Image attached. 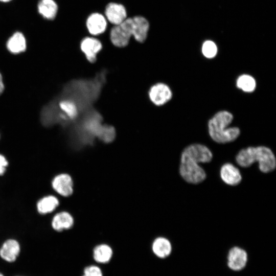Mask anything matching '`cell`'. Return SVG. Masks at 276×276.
<instances>
[{"label": "cell", "instance_id": "cell-1", "mask_svg": "<svg viewBox=\"0 0 276 276\" xmlns=\"http://www.w3.org/2000/svg\"><path fill=\"white\" fill-rule=\"evenodd\" d=\"M212 157V152L204 145L194 144L188 146L181 153L180 175L189 183L196 184L202 182L205 178L206 174L198 163L210 162Z\"/></svg>", "mask_w": 276, "mask_h": 276}, {"label": "cell", "instance_id": "cell-2", "mask_svg": "<svg viewBox=\"0 0 276 276\" xmlns=\"http://www.w3.org/2000/svg\"><path fill=\"white\" fill-rule=\"evenodd\" d=\"M236 160L242 167H249L257 162L260 171L264 173L271 172L276 166L273 153L270 149L265 146L249 147L243 149L237 154Z\"/></svg>", "mask_w": 276, "mask_h": 276}, {"label": "cell", "instance_id": "cell-3", "mask_svg": "<svg viewBox=\"0 0 276 276\" xmlns=\"http://www.w3.org/2000/svg\"><path fill=\"white\" fill-rule=\"evenodd\" d=\"M233 119V114L225 110L216 113L209 121V133L211 138L218 143H227L235 141L240 131L236 127H227Z\"/></svg>", "mask_w": 276, "mask_h": 276}, {"label": "cell", "instance_id": "cell-4", "mask_svg": "<svg viewBox=\"0 0 276 276\" xmlns=\"http://www.w3.org/2000/svg\"><path fill=\"white\" fill-rule=\"evenodd\" d=\"M132 19L126 18L122 23L115 25L110 32L112 43L118 47H124L132 35Z\"/></svg>", "mask_w": 276, "mask_h": 276}, {"label": "cell", "instance_id": "cell-5", "mask_svg": "<svg viewBox=\"0 0 276 276\" xmlns=\"http://www.w3.org/2000/svg\"><path fill=\"white\" fill-rule=\"evenodd\" d=\"M53 189L62 196H72L74 192V181L70 174L61 173L55 176L52 180Z\"/></svg>", "mask_w": 276, "mask_h": 276}, {"label": "cell", "instance_id": "cell-6", "mask_svg": "<svg viewBox=\"0 0 276 276\" xmlns=\"http://www.w3.org/2000/svg\"><path fill=\"white\" fill-rule=\"evenodd\" d=\"M247 261V254L244 249L239 247L232 248L227 256L228 267L235 271L242 270L246 266Z\"/></svg>", "mask_w": 276, "mask_h": 276}, {"label": "cell", "instance_id": "cell-7", "mask_svg": "<svg viewBox=\"0 0 276 276\" xmlns=\"http://www.w3.org/2000/svg\"><path fill=\"white\" fill-rule=\"evenodd\" d=\"M20 251V246L18 242L9 239L6 240L0 248V258L8 263H13L19 256Z\"/></svg>", "mask_w": 276, "mask_h": 276}, {"label": "cell", "instance_id": "cell-8", "mask_svg": "<svg viewBox=\"0 0 276 276\" xmlns=\"http://www.w3.org/2000/svg\"><path fill=\"white\" fill-rule=\"evenodd\" d=\"M149 95L151 101L157 106L164 105L172 97L171 89L164 83H157L152 86Z\"/></svg>", "mask_w": 276, "mask_h": 276}, {"label": "cell", "instance_id": "cell-9", "mask_svg": "<svg viewBox=\"0 0 276 276\" xmlns=\"http://www.w3.org/2000/svg\"><path fill=\"white\" fill-rule=\"evenodd\" d=\"M105 13L108 21L114 25L122 23L126 19V9L121 4L113 3L108 4L106 7Z\"/></svg>", "mask_w": 276, "mask_h": 276}, {"label": "cell", "instance_id": "cell-10", "mask_svg": "<svg viewBox=\"0 0 276 276\" xmlns=\"http://www.w3.org/2000/svg\"><path fill=\"white\" fill-rule=\"evenodd\" d=\"M101 49V43L95 38L86 37L81 43V50L85 54L87 59L91 63L96 61L97 54Z\"/></svg>", "mask_w": 276, "mask_h": 276}, {"label": "cell", "instance_id": "cell-11", "mask_svg": "<svg viewBox=\"0 0 276 276\" xmlns=\"http://www.w3.org/2000/svg\"><path fill=\"white\" fill-rule=\"evenodd\" d=\"M220 176L225 183L231 186L237 185L242 179L239 169L230 163H226L222 166Z\"/></svg>", "mask_w": 276, "mask_h": 276}, {"label": "cell", "instance_id": "cell-12", "mask_svg": "<svg viewBox=\"0 0 276 276\" xmlns=\"http://www.w3.org/2000/svg\"><path fill=\"white\" fill-rule=\"evenodd\" d=\"M74 223V218L72 214L66 211H62L54 216L52 221V226L54 230L61 232L64 229H71Z\"/></svg>", "mask_w": 276, "mask_h": 276}, {"label": "cell", "instance_id": "cell-13", "mask_svg": "<svg viewBox=\"0 0 276 276\" xmlns=\"http://www.w3.org/2000/svg\"><path fill=\"white\" fill-rule=\"evenodd\" d=\"M132 19V35L135 39L140 42H144L147 36L149 23L142 16H135Z\"/></svg>", "mask_w": 276, "mask_h": 276}, {"label": "cell", "instance_id": "cell-14", "mask_svg": "<svg viewBox=\"0 0 276 276\" xmlns=\"http://www.w3.org/2000/svg\"><path fill=\"white\" fill-rule=\"evenodd\" d=\"M86 26L91 34L97 35L105 31L107 22L105 17L102 14L95 13L88 17Z\"/></svg>", "mask_w": 276, "mask_h": 276}, {"label": "cell", "instance_id": "cell-15", "mask_svg": "<svg viewBox=\"0 0 276 276\" xmlns=\"http://www.w3.org/2000/svg\"><path fill=\"white\" fill-rule=\"evenodd\" d=\"M151 249L153 254L158 258H165L168 257L172 251V245L166 238L158 237L152 242Z\"/></svg>", "mask_w": 276, "mask_h": 276}, {"label": "cell", "instance_id": "cell-16", "mask_svg": "<svg viewBox=\"0 0 276 276\" xmlns=\"http://www.w3.org/2000/svg\"><path fill=\"white\" fill-rule=\"evenodd\" d=\"M113 255V250L108 244L101 243L95 246L93 250L94 260L102 264L110 261Z\"/></svg>", "mask_w": 276, "mask_h": 276}, {"label": "cell", "instance_id": "cell-17", "mask_svg": "<svg viewBox=\"0 0 276 276\" xmlns=\"http://www.w3.org/2000/svg\"><path fill=\"white\" fill-rule=\"evenodd\" d=\"M7 47L12 53L17 54L25 51L26 42L23 34L20 32L14 33L8 40Z\"/></svg>", "mask_w": 276, "mask_h": 276}, {"label": "cell", "instance_id": "cell-18", "mask_svg": "<svg viewBox=\"0 0 276 276\" xmlns=\"http://www.w3.org/2000/svg\"><path fill=\"white\" fill-rule=\"evenodd\" d=\"M73 100L68 99L61 101L59 103V106L64 112L62 117H66L70 119H75L80 113V106Z\"/></svg>", "mask_w": 276, "mask_h": 276}, {"label": "cell", "instance_id": "cell-19", "mask_svg": "<svg viewBox=\"0 0 276 276\" xmlns=\"http://www.w3.org/2000/svg\"><path fill=\"white\" fill-rule=\"evenodd\" d=\"M38 11L44 18L52 19L57 12V5L53 0H40L38 6Z\"/></svg>", "mask_w": 276, "mask_h": 276}, {"label": "cell", "instance_id": "cell-20", "mask_svg": "<svg viewBox=\"0 0 276 276\" xmlns=\"http://www.w3.org/2000/svg\"><path fill=\"white\" fill-rule=\"evenodd\" d=\"M59 204V200L56 197L48 196L38 201L37 209L39 213L44 214L54 211Z\"/></svg>", "mask_w": 276, "mask_h": 276}, {"label": "cell", "instance_id": "cell-21", "mask_svg": "<svg viewBox=\"0 0 276 276\" xmlns=\"http://www.w3.org/2000/svg\"><path fill=\"white\" fill-rule=\"evenodd\" d=\"M237 86L245 92L253 91L256 87L255 79L248 75H242L237 80Z\"/></svg>", "mask_w": 276, "mask_h": 276}, {"label": "cell", "instance_id": "cell-22", "mask_svg": "<svg viewBox=\"0 0 276 276\" xmlns=\"http://www.w3.org/2000/svg\"><path fill=\"white\" fill-rule=\"evenodd\" d=\"M116 136L115 130L112 126L103 125L98 139L105 143L112 142Z\"/></svg>", "mask_w": 276, "mask_h": 276}, {"label": "cell", "instance_id": "cell-23", "mask_svg": "<svg viewBox=\"0 0 276 276\" xmlns=\"http://www.w3.org/2000/svg\"><path fill=\"white\" fill-rule=\"evenodd\" d=\"M202 52L205 57L212 58L216 56L217 48L214 42L208 40L203 43L202 47Z\"/></svg>", "mask_w": 276, "mask_h": 276}, {"label": "cell", "instance_id": "cell-24", "mask_svg": "<svg viewBox=\"0 0 276 276\" xmlns=\"http://www.w3.org/2000/svg\"><path fill=\"white\" fill-rule=\"evenodd\" d=\"M82 276H103V273L99 267L89 265L84 268Z\"/></svg>", "mask_w": 276, "mask_h": 276}, {"label": "cell", "instance_id": "cell-25", "mask_svg": "<svg viewBox=\"0 0 276 276\" xmlns=\"http://www.w3.org/2000/svg\"><path fill=\"white\" fill-rule=\"evenodd\" d=\"M8 165V162L6 158L2 154H0V175H3L5 173L6 168Z\"/></svg>", "mask_w": 276, "mask_h": 276}, {"label": "cell", "instance_id": "cell-26", "mask_svg": "<svg viewBox=\"0 0 276 276\" xmlns=\"http://www.w3.org/2000/svg\"><path fill=\"white\" fill-rule=\"evenodd\" d=\"M4 89V85L3 83L2 75L0 73V95L3 93Z\"/></svg>", "mask_w": 276, "mask_h": 276}, {"label": "cell", "instance_id": "cell-27", "mask_svg": "<svg viewBox=\"0 0 276 276\" xmlns=\"http://www.w3.org/2000/svg\"><path fill=\"white\" fill-rule=\"evenodd\" d=\"M11 0H0V1L4 2H7Z\"/></svg>", "mask_w": 276, "mask_h": 276}, {"label": "cell", "instance_id": "cell-28", "mask_svg": "<svg viewBox=\"0 0 276 276\" xmlns=\"http://www.w3.org/2000/svg\"><path fill=\"white\" fill-rule=\"evenodd\" d=\"M0 276H5L2 272H0Z\"/></svg>", "mask_w": 276, "mask_h": 276}]
</instances>
